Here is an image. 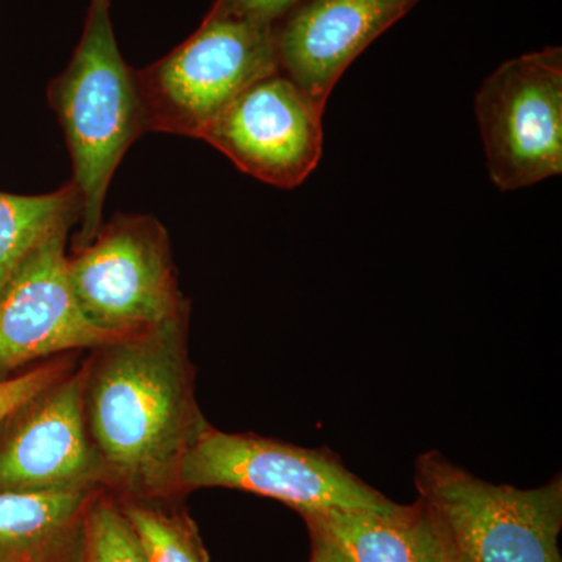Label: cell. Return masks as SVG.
Returning a JSON list of instances; mask_svg holds the SVG:
<instances>
[{
	"label": "cell",
	"instance_id": "cell-19",
	"mask_svg": "<svg viewBox=\"0 0 562 562\" xmlns=\"http://www.w3.org/2000/svg\"><path fill=\"white\" fill-rule=\"evenodd\" d=\"M312 562H351L335 543L327 541V539L322 538L316 532H312Z\"/></svg>",
	"mask_w": 562,
	"mask_h": 562
},
{
	"label": "cell",
	"instance_id": "cell-3",
	"mask_svg": "<svg viewBox=\"0 0 562 562\" xmlns=\"http://www.w3.org/2000/svg\"><path fill=\"white\" fill-rule=\"evenodd\" d=\"M276 72L273 27L210 10L190 38L135 72L146 131L201 139L243 91Z\"/></svg>",
	"mask_w": 562,
	"mask_h": 562
},
{
	"label": "cell",
	"instance_id": "cell-16",
	"mask_svg": "<svg viewBox=\"0 0 562 562\" xmlns=\"http://www.w3.org/2000/svg\"><path fill=\"white\" fill-rule=\"evenodd\" d=\"M74 562H147L121 503L95 495L85 516Z\"/></svg>",
	"mask_w": 562,
	"mask_h": 562
},
{
	"label": "cell",
	"instance_id": "cell-1",
	"mask_svg": "<svg viewBox=\"0 0 562 562\" xmlns=\"http://www.w3.org/2000/svg\"><path fill=\"white\" fill-rule=\"evenodd\" d=\"M85 417L106 487L162 501L209 422L194 395L184 319L109 344L88 362Z\"/></svg>",
	"mask_w": 562,
	"mask_h": 562
},
{
	"label": "cell",
	"instance_id": "cell-13",
	"mask_svg": "<svg viewBox=\"0 0 562 562\" xmlns=\"http://www.w3.org/2000/svg\"><path fill=\"white\" fill-rule=\"evenodd\" d=\"M302 517L310 532L335 543L351 562H438L441 525L420 498L394 513L333 509Z\"/></svg>",
	"mask_w": 562,
	"mask_h": 562
},
{
	"label": "cell",
	"instance_id": "cell-11",
	"mask_svg": "<svg viewBox=\"0 0 562 562\" xmlns=\"http://www.w3.org/2000/svg\"><path fill=\"white\" fill-rule=\"evenodd\" d=\"M422 0H305L273 27L281 74L327 106L351 63Z\"/></svg>",
	"mask_w": 562,
	"mask_h": 562
},
{
	"label": "cell",
	"instance_id": "cell-17",
	"mask_svg": "<svg viewBox=\"0 0 562 562\" xmlns=\"http://www.w3.org/2000/svg\"><path fill=\"white\" fill-rule=\"evenodd\" d=\"M68 373L69 366L66 362H50L24 375L0 379V424L9 420L25 403L31 402L52 384L60 382Z\"/></svg>",
	"mask_w": 562,
	"mask_h": 562
},
{
	"label": "cell",
	"instance_id": "cell-5",
	"mask_svg": "<svg viewBox=\"0 0 562 562\" xmlns=\"http://www.w3.org/2000/svg\"><path fill=\"white\" fill-rule=\"evenodd\" d=\"M179 486L251 492L284 503L301 516L333 509L386 514L402 506L362 482L328 450L224 432L211 425L184 454Z\"/></svg>",
	"mask_w": 562,
	"mask_h": 562
},
{
	"label": "cell",
	"instance_id": "cell-14",
	"mask_svg": "<svg viewBox=\"0 0 562 562\" xmlns=\"http://www.w3.org/2000/svg\"><path fill=\"white\" fill-rule=\"evenodd\" d=\"M80 220L72 183L43 195L0 192V291L47 236Z\"/></svg>",
	"mask_w": 562,
	"mask_h": 562
},
{
	"label": "cell",
	"instance_id": "cell-8",
	"mask_svg": "<svg viewBox=\"0 0 562 562\" xmlns=\"http://www.w3.org/2000/svg\"><path fill=\"white\" fill-rule=\"evenodd\" d=\"M324 111L290 77L276 72L243 91L201 139L254 179L292 190L319 165Z\"/></svg>",
	"mask_w": 562,
	"mask_h": 562
},
{
	"label": "cell",
	"instance_id": "cell-9",
	"mask_svg": "<svg viewBox=\"0 0 562 562\" xmlns=\"http://www.w3.org/2000/svg\"><path fill=\"white\" fill-rule=\"evenodd\" d=\"M88 366L68 373L10 417L0 441V491L106 487L85 417Z\"/></svg>",
	"mask_w": 562,
	"mask_h": 562
},
{
	"label": "cell",
	"instance_id": "cell-4",
	"mask_svg": "<svg viewBox=\"0 0 562 562\" xmlns=\"http://www.w3.org/2000/svg\"><path fill=\"white\" fill-rule=\"evenodd\" d=\"M419 498L469 562H562V479L535 490L484 482L438 450L416 462Z\"/></svg>",
	"mask_w": 562,
	"mask_h": 562
},
{
	"label": "cell",
	"instance_id": "cell-12",
	"mask_svg": "<svg viewBox=\"0 0 562 562\" xmlns=\"http://www.w3.org/2000/svg\"><path fill=\"white\" fill-rule=\"evenodd\" d=\"M101 491H0V562H74L85 516Z\"/></svg>",
	"mask_w": 562,
	"mask_h": 562
},
{
	"label": "cell",
	"instance_id": "cell-18",
	"mask_svg": "<svg viewBox=\"0 0 562 562\" xmlns=\"http://www.w3.org/2000/svg\"><path fill=\"white\" fill-rule=\"evenodd\" d=\"M303 2L305 0H216L211 10L276 27L290 11Z\"/></svg>",
	"mask_w": 562,
	"mask_h": 562
},
{
	"label": "cell",
	"instance_id": "cell-10",
	"mask_svg": "<svg viewBox=\"0 0 562 562\" xmlns=\"http://www.w3.org/2000/svg\"><path fill=\"white\" fill-rule=\"evenodd\" d=\"M68 231L47 236L0 291V379L50 355L121 341L95 327L76 301L65 249Z\"/></svg>",
	"mask_w": 562,
	"mask_h": 562
},
{
	"label": "cell",
	"instance_id": "cell-2",
	"mask_svg": "<svg viewBox=\"0 0 562 562\" xmlns=\"http://www.w3.org/2000/svg\"><path fill=\"white\" fill-rule=\"evenodd\" d=\"M49 99L80 199L77 249L98 235L110 181L133 140L147 132L135 70L122 58L111 25L110 0H91L79 46L52 81Z\"/></svg>",
	"mask_w": 562,
	"mask_h": 562
},
{
	"label": "cell",
	"instance_id": "cell-15",
	"mask_svg": "<svg viewBox=\"0 0 562 562\" xmlns=\"http://www.w3.org/2000/svg\"><path fill=\"white\" fill-rule=\"evenodd\" d=\"M121 508L147 562H209L198 528L187 514L135 498H125Z\"/></svg>",
	"mask_w": 562,
	"mask_h": 562
},
{
	"label": "cell",
	"instance_id": "cell-20",
	"mask_svg": "<svg viewBox=\"0 0 562 562\" xmlns=\"http://www.w3.org/2000/svg\"><path fill=\"white\" fill-rule=\"evenodd\" d=\"M436 519H438V517H436ZM439 525H441V550H439L438 562H469L468 558L454 546L452 538H450L443 525L441 522H439Z\"/></svg>",
	"mask_w": 562,
	"mask_h": 562
},
{
	"label": "cell",
	"instance_id": "cell-7",
	"mask_svg": "<svg viewBox=\"0 0 562 562\" xmlns=\"http://www.w3.org/2000/svg\"><path fill=\"white\" fill-rule=\"evenodd\" d=\"M475 114L498 190H522L561 176V47L502 63L476 92Z\"/></svg>",
	"mask_w": 562,
	"mask_h": 562
},
{
	"label": "cell",
	"instance_id": "cell-6",
	"mask_svg": "<svg viewBox=\"0 0 562 562\" xmlns=\"http://www.w3.org/2000/svg\"><path fill=\"white\" fill-rule=\"evenodd\" d=\"M68 276L85 316L116 338L187 319L168 233L154 216H114L68 257Z\"/></svg>",
	"mask_w": 562,
	"mask_h": 562
}]
</instances>
